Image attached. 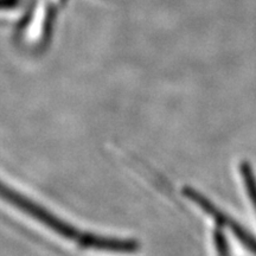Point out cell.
Segmentation results:
<instances>
[{"label": "cell", "instance_id": "3", "mask_svg": "<svg viewBox=\"0 0 256 256\" xmlns=\"http://www.w3.org/2000/svg\"><path fill=\"white\" fill-rule=\"evenodd\" d=\"M240 171H241V177L243 184L246 186V191H247L252 204L254 206L256 211V178L250 164L247 162H243L241 166H240Z\"/></svg>", "mask_w": 256, "mask_h": 256}, {"label": "cell", "instance_id": "2", "mask_svg": "<svg viewBox=\"0 0 256 256\" xmlns=\"http://www.w3.org/2000/svg\"><path fill=\"white\" fill-rule=\"evenodd\" d=\"M184 194L188 198V200H191L194 203H196L202 210L206 211V214H209L211 217H214V220H215L216 223H218V226L229 229L230 232L236 236V238H238L240 242L246 246V248L256 252V238L250 232L243 228L241 224L236 222V220H234L232 217L226 215V212L217 209L209 200H206L203 194H200V192L194 190V188H185Z\"/></svg>", "mask_w": 256, "mask_h": 256}, {"label": "cell", "instance_id": "4", "mask_svg": "<svg viewBox=\"0 0 256 256\" xmlns=\"http://www.w3.org/2000/svg\"><path fill=\"white\" fill-rule=\"evenodd\" d=\"M214 242H215L216 249L220 254H228L229 250V243L226 241V236L223 235V232L220 230H216L214 232Z\"/></svg>", "mask_w": 256, "mask_h": 256}, {"label": "cell", "instance_id": "1", "mask_svg": "<svg viewBox=\"0 0 256 256\" xmlns=\"http://www.w3.org/2000/svg\"><path fill=\"white\" fill-rule=\"evenodd\" d=\"M0 196L4 200L11 202L16 206L20 208L25 212L30 214L34 218L40 220L46 226H49L51 229L55 230L56 232L63 235L64 238L72 240V241L81 243L83 246H88V247H96V248H104V249H110V250H124L126 247V242L121 241V240H107V238H94L92 235H87V234H82L74 229L72 226H68V224L60 222L58 218L52 216L51 214L48 212L43 209V208L36 206L17 192L12 191L5 185L0 183Z\"/></svg>", "mask_w": 256, "mask_h": 256}]
</instances>
